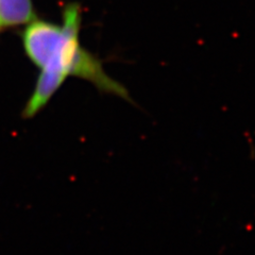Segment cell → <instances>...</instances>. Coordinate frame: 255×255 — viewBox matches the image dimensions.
<instances>
[{"mask_svg": "<svg viewBox=\"0 0 255 255\" xmlns=\"http://www.w3.org/2000/svg\"><path fill=\"white\" fill-rule=\"evenodd\" d=\"M81 21V7L78 3H69L63 11L62 25L37 18L27 23L22 45L41 74L22 110L23 119L36 116L68 77L84 79L103 93L132 101L125 87L106 73L102 63L82 48L79 39Z\"/></svg>", "mask_w": 255, "mask_h": 255, "instance_id": "1", "label": "cell"}, {"mask_svg": "<svg viewBox=\"0 0 255 255\" xmlns=\"http://www.w3.org/2000/svg\"><path fill=\"white\" fill-rule=\"evenodd\" d=\"M35 18L32 0H0V30L27 25Z\"/></svg>", "mask_w": 255, "mask_h": 255, "instance_id": "2", "label": "cell"}]
</instances>
